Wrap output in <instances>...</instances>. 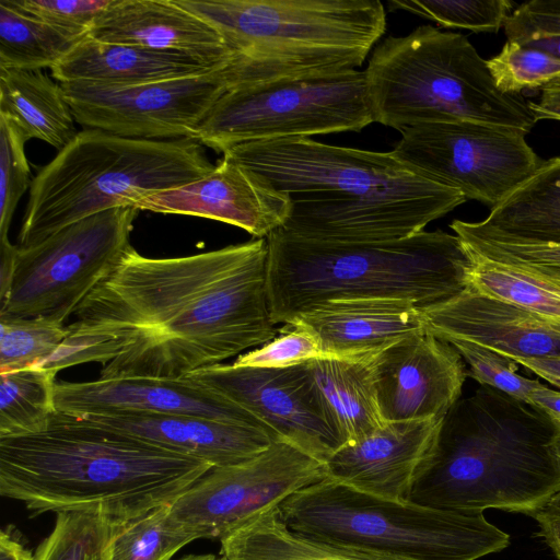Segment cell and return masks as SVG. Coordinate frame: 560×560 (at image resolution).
<instances>
[{"mask_svg": "<svg viewBox=\"0 0 560 560\" xmlns=\"http://www.w3.org/2000/svg\"><path fill=\"white\" fill-rule=\"evenodd\" d=\"M267 238L153 258L132 246L81 302L70 334L33 365L97 362L100 378L184 377L279 334L267 289Z\"/></svg>", "mask_w": 560, "mask_h": 560, "instance_id": "cell-1", "label": "cell"}, {"mask_svg": "<svg viewBox=\"0 0 560 560\" xmlns=\"http://www.w3.org/2000/svg\"><path fill=\"white\" fill-rule=\"evenodd\" d=\"M551 451H552L553 457L560 468V423H559L558 431H557V433L553 438L552 444H551Z\"/></svg>", "mask_w": 560, "mask_h": 560, "instance_id": "cell-50", "label": "cell"}, {"mask_svg": "<svg viewBox=\"0 0 560 560\" xmlns=\"http://www.w3.org/2000/svg\"><path fill=\"white\" fill-rule=\"evenodd\" d=\"M527 515L537 522L539 536L560 560V492Z\"/></svg>", "mask_w": 560, "mask_h": 560, "instance_id": "cell-43", "label": "cell"}, {"mask_svg": "<svg viewBox=\"0 0 560 560\" xmlns=\"http://www.w3.org/2000/svg\"><path fill=\"white\" fill-rule=\"evenodd\" d=\"M102 427L222 467L242 463L275 441L262 428L190 415L81 416Z\"/></svg>", "mask_w": 560, "mask_h": 560, "instance_id": "cell-22", "label": "cell"}, {"mask_svg": "<svg viewBox=\"0 0 560 560\" xmlns=\"http://www.w3.org/2000/svg\"><path fill=\"white\" fill-rule=\"evenodd\" d=\"M0 115L11 119L28 140L45 141L58 151L79 132L60 83L40 69L0 67Z\"/></svg>", "mask_w": 560, "mask_h": 560, "instance_id": "cell-27", "label": "cell"}, {"mask_svg": "<svg viewBox=\"0 0 560 560\" xmlns=\"http://www.w3.org/2000/svg\"><path fill=\"white\" fill-rule=\"evenodd\" d=\"M374 375L386 422L444 418L468 376L457 350L427 330L375 355Z\"/></svg>", "mask_w": 560, "mask_h": 560, "instance_id": "cell-16", "label": "cell"}, {"mask_svg": "<svg viewBox=\"0 0 560 560\" xmlns=\"http://www.w3.org/2000/svg\"><path fill=\"white\" fill-rule=\"evenodd\" d=\"M443 419L386 422L340 446L325 463L327 478L361 492L407 501L435 451Z\"/></svg>", "mask_w": 560, "mask_h": 560, "instance_id": "cell-19", "label": "cell"}, {"mask_svg": "<svg viewBox=\"0 0 560 560\" xmlns=\"http://www.w3.org/2000/svg\"><path fill=\"white\" fill-rule=\"evenodd\" d=\"M487 65L498 89L506 94L542 91L560 82V59L510 40Z\"/></svg>", "mask_w": 560, "mask_h": 560, "instance_id": "cell-36", "label": "cell"}, {"mask_svg": "<svg viewBox=\"0 0 560 560\" xmlns=\"http://www.w3.org/2000/svg\"><path fill=\"white\" fill-rule=\"evenodd\" d=\"M88 36L104 43L177 50L232 61L220 34L174 0H112Z\"/></svg>", "mask_w": 560, "mask_h": 560, "instance_id": "cell-23", "label": "cell"}, {"mask_svg": "<svg viewBox=\"0 0 560 560\" xmlns=\"http://www.w3.org/2000/svg\"><path fill=\"white\" fill-rule=\"evenodd\" d=\"M218 560H224L222 557L218 558Z\"/></svg>", "mask_w": 560, "mask_h": 560, "instance_id": "cell-52", "label": "cell"}, {"mask_svg": "<svg viewBox=\"0 0 560 560\" xmlns=\"http://www.w3.org/2000/svg\"><path fill=\"white\" fill-rule=\"evenodd\" d=\"M327 478L325 463L284 441L257 456L212 467L170 505L194 539H221L295 492Z\"/></svg>", "mask_w": 560, "mask_h": 560, "instance_id": "cell-13", "label": "cell"}, {"mask_svg": "<svg viewBox=\"0 0 560 560\" xmlns=\"http://www.w3.org/2000/svg\"><path fill=\"white\" fill-rule=\"evenodd\" d=\"M530 402L560 423V390L544 385L532 395Z\"/></svg>", "mask_w": 560, "mask_h": 560, "instance_id": "cell-47", "label": "cell"}, {"mask_svg": "<svg viewBox=\"0 0 560 560\" xmlns=\"http://www.w3.org/2000/svg\"><path fill=\"white\" fill-rule=\"evenodd\" d=\"M18 245L11 244L9 240L0 241V299L9 291L18 254Z\"/></svg>", "mask_w": 560, "mask_h": 560, "instance_id": "cell-45", "label": "cell"}, {"mask_svg": "<svg viewBox=\"0 0 560 560\" xmlns=\"http://www.w3.org/2000/svg\"><path fill=\"white\" fill-rule=\"evenodd\" d=\"M390 11H406L445 28L497 33L515 3L510 0H389Z\"/></svg>", "mask_w": 560, "mask_h": 560, "instance_id": "cell-35", "label": "cell"}, {"mask_svg": "<svg viewBox=\"0 0 560 560\" xmlns=\"http://www.w3.org/2000/svg\"><path fill=\"white\" fill-rule=\"evenodd\" d=\"M215 165L195 139L148 140L97 129L75 138L33 178L19 247L93 214L187 185Z\"/></svg>", "mask_w": 560, "mask_h": 560, "instance_id": "cell-7", "label": "cell"}, {"mask_svg": "<svg viewBox=\"0 0 560 560\" xmlns=\"http://www.w3.org/2000/svg\"><path fill=\"white\" fill-rule=\"evenodd\" d=\"M559 423L539 407L480 385L446 413L407 501L451 511L528 514L560 492L551 444Z\"/></svg>", "mask_w": 560, "mask_h": 560, "instance_id": "cell-4", "label": "cell"}, {"mask_svg": "<svg viewBox=\"0 0 560 560\" xmlns=\"http://www.w3.org/2000/svg\"><path fill=\"white\" fill-rule=\"evenodd\" d=\"M457 236L515 244L560 245V156L537 171L478 222L454 220Z\"/></svg>", "mask_w": 560, "mask_h": 560, "instance_id": "cell-25", "label": "cell"}, {"mask_svg": "<svg viewBox=\"0 0 560 560\" xmlns=\"http://www.w3.org/2000/svg\"><path fill=\"white\" fill-rule=\"evenodd\" d=\"M536 120L552 119L560 121V103L558 102H528Z\"/></svg>", "mask_w": 560, "mask_h": 560, "instance_id": "cell-48", "label": "cell"}, {"mask_svg": "<svg viewBox=\"0 0 560 560\" xmlns=\"http://www.w3.org/2000/svg\"><path fill=\"white\" fill-rule=\"evenodd\" d=\"M57 371L30 366L0 373V438L43 431L57 411Z\"/></svg>", "mask_w": 560, "mask_h": 560, "instance_id": "cell-29", "label": "cell"}, {"mask_svg": "<svg viewBox=\"0 0 560 560\" xmlns=\"http://www.w3.org/2000/svg\"><path fill=\"white\" fill-rule=\"evenodd\" d=\"M55 402L58 411L75 416L190 415L265 429L245 409L188 376L61 382Z\"/></svg>", "mask_w": 560, "mask_h": 560, "instance_id": "cell-17", "label": "cell"}, {"mask_svg": "<svg viewBox=\"0 0 560 560\" xmlns=\"http://www.w3.org/2000/svg\"><path fill=\"white\" fill-rule=\"evenodd\" d=\"M230 63L185 51L104 43L86 35L50 70L59 83L135 85L203 75Z\"/></svg>", "mask_w": 560, "mask_h": 560, "instance_id": "cell-24", "label": "cell"}, {"mask_svg": "<svg viewBox=\"0 0 560 560\" xmlns=\"http://www.w3.org/2000/svg\"><path fill=\"white\" fill-rule=\"evenodd\" d=\"M73 117L85 129L148 140L195 139L228 90L225 68L198 77L135 85L60 83Z\"/></svg>", "mask_w": 560, "mask_h": 560, "instance_id": "cell-14", "label": "cell"}, {"mask_svg": "<svg viewBox=\"0 0 560 560\" xmlns=\"http://www.w3.org/2000/svg\"><path fill=\"white\" fill-rule=\"evenodd\" d=\"M325 357L371 359L392 345L425 331L422 310L398 299H337L298 315Z\"/></svg>", "mask_w": 560, "mask_h": 560, "instance_id": "cell-21", "label": "cell"}, {"mask_svg": "<svg viewBox=\"0 0 560 560\" xmlns=\"http://www.w3.org/2000/svg\"><path fill=\"white\" fill-rule=\"evenodd\" d=\"M422 314L425 330L443 340H467L510 359L560 357V320L470 288Z\"/></svg>", "mask_w": 560, "mask_h": 560, "instance_id": "cell-20", "label": "cell"}, {"mask_svg": "<svg viewBox=\"0 0 560 560\" xmlns=\"http://www.w3.org/2000/svg\"><path fill=\"white\" fill-rule=\"evenodd\" d=\"M69 325L52 318L0 317V373L33 366L57 351Z\"/></svg>", "mask_w": 560, "mask_h": 560, "instance_id": "cell-34", "label": "cell"}, {"mask_svg": "<svg viewBox=\"0 0 560 560\" xmlns=\"http://www.w3.org/2000/svg\"><path fill=\"white\" fill-rule=\"evenodd\" d=\"M20 13L85 37L112 0H0Z\"/></svg>", "mask_w": 560, "mask_h": 560, "instance_id": "cell-42", "label": "cell"}, {"mask_svg": "<svg viewBox=\"0 0 560 560\" xmlns=\"http://www.w3.org/2000/svg\"><path fill=\"white\" fill-rule=\"evenodd\" d=\"M119 207L73 222L42 242L19 247L0 317L44 316L65 323L131 247L139 213Z\"/></svg>", "mask_w": 560, "mask_h": 560, "instance_id": "cell-11", "label": "cell"}, {"mask_svg": "<svg viewBox=\"0 0 560 560\" xmlns=\"http://www.w3.org/2000/svg\"><path fill=\"white\" fill-rule=\"evenodd\" d=\"M457 237L468 255L516 268L560 290V245Z\"/></svg>", "mask_w": 560, "mask_h": 560, "instance_id": "cell-37", "label": "cell"}, {"mask_svg": "<svg viewBox=\"0 0 560 560\" xmlns=\"http://www.w3.org/2000/svg\"><path fill=\"white\" fill-rule=\"evenodd\" d=\"M467 364V375L487 385L530 402L532 395L544 386L537 380L517 373V365L504 354L467 340L447 338Z\"/></svg>", "mask_w": 560, "mask_h": 560, "instance_id": "cell-39", "label": "cell"}, {"mask_svg": "<svg viewBox=\"0 0 560 560\" xmlns=\"http://www.w3.org/2000/svg\"><path fill=\"white\" fill-rule=\"evenodd\" d=\"M177 560H218L214 555L205 553V555H187Z\"/></svg>", "mask_w": 560, "mask_h": 560, "instance_id": "cell-51", "label": "cell"}, {"mask_svg": "<svg viewBox=\"0 0 560 560\" xmlns=\"http://www.w3.org/2000/svg\"><path fill=\"white\" fill-rule=\"evenodd\" d=\"M170 504L117 524L112 560H171L179 549L194 541V537L170 517Z\"/></svg>", "mask_w": 560, "mask_h": 560, "instance_id": "cell-33", "label": "cell"}, {"mask_svg": "<svg viewBox=\"0 0 560 560\" xmlns=\"http://www.w3.org/2000/svg\"><path fill=\"white\" fill-rule=\"evenodd\" d=\"M506 40L560 59V0H530L517 5L504 26Z\"/></svg>", "mask_w": 560, "mask_h": 560, "instance_id": "cell-40", "label": "cell"}, {"mask_svg": "<svg viewBox=\"0 0 560 560\" xmlns=\"http://www.w3.org/2000/svg\"><path fill=\"white\" fill-rule=\"evenodd\" d=\"M511 360L560 388V357L511 358Z\"/></svg>", "mask_w": 560, "mask_h": 560, "instance_id": "cell-44", "label": "cell"}, {"mask_svg": "<svg viewBox=\"0 0 560 560\" xmlns=\"http://www.w3.org/2000/svg\"><path fill=\"white\" fill-rule=\"evenodd\" d=\"M374 358L322 357L304 363L317 408L340 446L386 423L377 400Z\"/></svg>", "mask_w": 560, "mask_h": 560, "instance_id": "cell-26", "label": "cell"}, {"mask_svg": "<svg viewBox=\"0 0 560 560\" xmlns=\"http://www.w3.org/2000/svg\"><path fill=\"white\" fill-rule=\"evenodd\" d=\"M292 202L281 228L307 240L387 242L413 236L467 201L394 151L326 144L307 137L243 143L223 153Z\"/></svg>", "mask_w": 560, "mask_h": 560, "instance_id": "cell-2", "label": "cell"}, {"mask_svg": "<svg viewBox=\"0 0 560 560\" xmlns=\"http://www.w3.org/2000/svg\"><path fill=\"white\" fill-rule=\"evenodd\" d=\"M540 101L560 103V82H557L541 91Z\"/></svg>", "mask_w": 560, "mask_h": 560, "instance_id": "cell-49", "label": "cell"}, {"mask_svg": "<svg viewBox=\"0 0 560 560\" xmlns=\"http://www.w3.org/2000/svg\"><path fill=\"white\" fill-rule=\"evenodd\" d=\"M400 133L393 150L399 159L490 209L544 162L527 143V132L504 126L448 119Z\"/></svg>", "mask_w": 560, "mask_h": 560, "instance_id": "cell-12", "label": "cell"}, {"mask_svg": "<svg viewBox=\"0 0 560 560\" xmlns=\"http://www.w3.org/2000/svg\"><path fill=\"white\" fill-rule=\"evenodd\" d=\"M325 357L314 336L302 325L285 324L277 337L240 354L234 366L285 369Z\"/></svg>", "mask_w": 560, "mask_h": 560, "instance_id": "cell-41", "label": "cell"}, {"mask_svg": "<svg viewBox=\"0 0 560 560\" xmlns=\"http://www.w3.org/2000/svg\"><path fill=\"white\" fill-rule=\"evenodd\" d=\"M82 38L26 16L0 1V67L50 69Z\"/></svg>", "mask_w": 560, "mask_h": 560, "instance_id": "cell-30", "label": "cell"}, {"mask_svg": "<svg viewBox=\"0 0 560 560\" xmlns=\"http://www.w3.org/2000/svg\"><path fill=\"white\" fill-rule=\"evenodd\" d=\"M374 122L404 131L421 124L469 119L529 132V101L501 92L485 60L455 32L421 25L380 42L364 70Z\"/></svg>", "mask_w": 560, "mask_h": 560, "instance_id": "cell-8", "label": "cell"}, {"mask_svg": "<svg viewBox=\"0 0 560 560\" xmlns=\"http://www.w3.org/2000/svg\"><path fill=\"white\" fill-rule=\"evenodd\" d=\"M133 207L140 211L221 221L245 230L255 238H267L287 223L292 202L267 179L223 155L206 176L143 197Z\"/></svg>", "mask_w": 560, "mask_h": 560, "instance_id": "cell-18", "label": "cell"}, {"mask_svg": "<svg viewBox=\"0 0 560 560\" xmlns=\"http://www.w3.org/2000/svg\"><path fill=\"white\" fill-rule=\"evenodd\" d=\"M271 318L290 324L337 299H398L420 310L468 287L471 259L455 234L441 230L369 243L307 240L279 229L267 237Z\"/></svg>", "mask_w": 560, "mask_h": 560, "instance_id": "cell-5", "label": "cell"}, {"mask_svg": "<svg viewBox=\"0 0 560 560\" xmlns=\"http://www.w3.org/2000/svg\"><path fill=\"white\" fill-rule=\"evenodd\" d=\"M468 256L472 264L467 288L560 320V290L516 268Z\"/></svg>", "mask_w": 560, "mask_h": 560, "instance_id": "cell-31", "label": "cell"}, {"mask_svg": "<svg viewBox=\"0 0 560 560\" xmlns=\"http://www.w3.org/2000/svg\"><path fill=\"white\" fill-rule=\"evenodd\" d=\"M186 376L245 409L275 441L324 463L340 447L317 408L304 363L285 369L219 363Z\"/></svg>", "mask_w": 560, "mask_h": 560, "instance_id": "cell-15", "label": "cell"}, {"mask_svg": "<svg viewBox=\"0 0 560 560\" xmlns=\"http://www.w3.org/2000/svg\"><path fill=\"white\" fill-rule=\"evenodd\" d=\"M211 468L58 410L40 432L0 438V494L35 516L88 512L121 524L172 503Z\"/></svg>", "mask_w": 560, "mask_h": 560, "instance_id": "cell-3", "label": "cell"}, {"mask_svg": "<svg viewBox=\"0 0 560 560\" xmlns=\"http://www.w3.org/2000/svg\"><path fill=\"white\" fill-rule=\"evenodd\" d=\"M117 524L98 513H56L54 528L34 560H112Z\"/></svg>", "mask_w": 560, "mask_h": 560, "instance_id": "cell-32", "label": "cell"}, {"mask_svg": "<svg viewBox=\"0 0 560 560\" xmlns=\"http://www.w3.org/2000/svg\"><path fill=\"white\" fill-rule=\"evenodd\" d=\"M27 141L11 119L0 115V241L9 240L16 206L33 180L25 154Z\"/></svg>", "mask_w": 560, "mask_h": 560, "instance_id": "cell-38", "label": "cell"}, {"mask_svg": "<svg viewBox=\"0 0 560 560\" xmlns=\"http://www.w3.org/2000/svg\"><path fill=\"white\" fill-rule=\"evenodd\" d=\"M174 1L222 37L229 88L354 70L386 31L378 0Z\"/></svg>", "mask_w": 560, "mask_h": 560, "instance_id": "cell-6", "label": "cell"}, {"mask_svg": "<svg viewBox=\"0 0 560 560\" xmlns=\"http://www.w3.org/2000/svg\"><path fill=\"white\" fill-rule=\"evenodd\" d=\"M277 508L299 534L410 560H477L510 545V536L489 523L482 511L390 500L330 478L295 492Z\"/></svg>", "mask_w": 560, "mask_h": 560, "instance_id": "cell-9", "label": "cell"}, {"mask_svg": "<svg viewBox=\"0 0 560 560\" xmlns=\"http://www.w3.org/2000/svg\"><path fill=\"white\" fill-rule=\"evenodd\" d=\"M220 541L224 560H410L299 534L282 521L278 508L250 520Z\"/></svg>", "mask_w": 560, "mask_h": 560, "instance_id": "cell-28", "label": "cell"}, {"mask_svg": "<svg viewBox=\"0 0 560 560\" xmlns=\"http://www.w3.org/2000/svg\"><path fill=\"white\" fill-rule=\"evenodd\" d=\"M374 122L364 70L229 88L195 140L222 154L255 141L360 131Z\"/></svg>", "mask_w": 560, "mask_h": 560, "instance_id": "cell-10", "label": "cell"}, {"mask_svg": "<svg viewBox=\"0 0 560 560\" xmlns=\"http://www.w3.org/2000/svg\"><path fill=\"white\" fill-rule=\"evenodd\" d=\"M0 560H34V555L8 528L0 533Z\"/></svg>", "mask_w": 560, "mask_h": 560, "instance_id": "cell-46", "label": "cell"}]
</instances>
